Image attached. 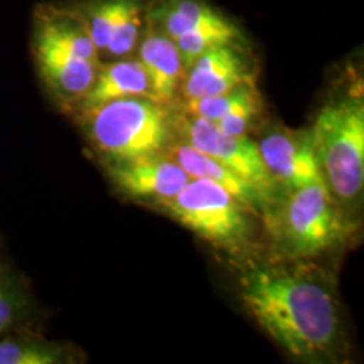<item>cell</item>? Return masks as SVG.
Masks as SVG:
<instances>
[{"instance_id":"6da1fadb","label":"cell","mask_w":364,"mask_h":364,"mask_svg":"<svg viewBox=\"0 0 364 364\" xmlns=\"http://www.w3.org/2000/svg\"><path fill=\"white\" fill-rule=\"evenodd\" d=\"M241 306L294 359L334 363L344 351L343 316L331 275L314 260L243 258Z\"/></svg>"},{"instance_id":"7a4b0ae2","label":"cell","mask_w":364,"mask_h":364,"mask_svg":"<svg viewBox=\"0 0 364 364\" xmlns=\"http://www.w3.org/2000/svg\"><path fill=\"white\" fill-rule=\"evenodd\" d=\"M33 58L44 90L66 112L91 88L100 66L78 12L51 4L34 11Z\"/></svg>"},{"instance_id":"3957f363","label":"cell","mask_w":364,"mask_h":364,"mask_svg":"<svg viewBox=\"0 0 364 364\" xmlns=\"http://www.w3.org/2000/svg\"><path fill=\"white\" fill-rule=\"evenodd\" d=\"M327 188L341 206H354L364 188V97L361 81L332 91L311 127Z\"/></svg>"},{"instance_id":"277c9868","label":"cell","mask_w":364,"mask_h":364,"mask_svg":"<svg viewBox=\"0 0 364 364\" xmlns=\"http://www.w3.org/2000/svg\"><path fill=\"white\" fill-rule=\"evenodd\" d=\"M273 240V257L314 260L348 238L344 208L326 182L282 189L262 218Z\"/></svg>"},{"instance_id":"5b68a950","label":"cell","mask_w":364,"mask_h":364,"mask_svg":"<svg viewBox=\"0 0 364 364\" xmlns=\"http://www.w3.org/2000/svg\"><path fill=\"white\" fill-rule=\"evenodd\" d=\"M90 144L110 161L164 152L172 139V117L156 100L129 97L73 113Z\"/></svg>"},{"instance_id":"8992f818","label":"cell","mask_w":364,"mask_h":364,"mask_svg":"<svg viewBox=\"0 0 364 364\" xmlns=\"http://www.w3.org/2000/svg\"><path fill=\"white\" fill-rule=\"evenodd\" d=\"M157 206L220 252L240 258L252 257L258 218L220 186L191 179L179 194Z\"/></svg>"},{"instance_id":"52a82bcc","label":"cell","mask_w":364,"mask_h":364,"mask_svg":"<svg viewBox=\"0 0 364 364\" xmlns=\"http://www.w3.org/2000/svg\"><path fill=\"white\" fill-rule=\"evenodd\" d=\"M172 132L181 136L179 140L182 142L189 144L191 147L198 149L199 152L206 154L247 179L265 196L270 206L277 199L282 189L268 172L257 142L248 135L223 134L211 122L188 113H181L177 120H172Z\"/></svg>"},{"instance_id":"ba28073f","label":"cell","mask_w":364,"mask_h":364,"mask_svg":"<svg viewBox=\"0 0 364 364\" xmlns=\"http://www.w3.org/2000/svg\"><path fill=\"white\" fill-rule=\"evenodd\" d=\"M268 172L280 189L326 182L314 149L311 129L273 127L257 142Z\"/></svg>"},{"instance_id":"9c48e42d","label":"cell","mask_w":364,"mask_h":364,"mask_svg":"<svg viewBox=\"0 0 364 364\" xmlns=\"http://www.w3.org/2000/svg\"><path fill=\"white\" fill-rule=\"evenodd\" d=\"M108 174L124 194L152 199L157 204L169 201L193 179L166 150L127 161H112Z\"/></svg>"},{"instance_id":"30bf717a","label":"cell","mask_w":364,"mask_h":364,"mask_svg":"<svg viewBox=\"0 0 364 364\" xmlns=\"http://www.w3.org/2000/svg\"><path fill=\"white\" fill-rule=\"evenodd\" d=\"M248 80H253V76L233 44H220L193 63L186 73L182 95L184 100L213 97Z\"/></svg>"},{"instance_id":"8fae6325","label":"cell","mask_w":364,"mask_h":364,"mask_svg":"<svg viewBox=\"0 0 364 364\" xmlns=\"http://www.w3.org/2000/svg\"><path fill=\"white\" fill-rule=\"evenodd\" d=\"M166 152L193 179H204L220 186V188L228 191L233 198L238 199L241 204H245L258 220H262L265 216L268 208H270L267 198L253 184H250L247 179H243L236 172L228 169L226 166H223V164L206 156V154L199 152L198 149L191 147L189 144L182 142V140H177L176 144L167 145Z\"/></svg>"},{"instance_id":"7c38bea8","label":"cell","mask_w":364,"mask_h":364,"mask_svg":"<svg viewBox=\"0 0 364 364\" xmlns=\"http://www.w3.org/2000/svg\"><path fill=\"white\" fill-rule=\"evenodd\" d=\"M139 61L147 73L152 98L164 105L171 103L179 90L186 70L176 43L169 36L159 33L152 19H149L147 34L140 44Z\"/></svg>"},{"instance_id":"4fadbf2b","label":"cell","mask_w":364,"mask_h":364,"mask_svg":"<svg viewBox=\"0 0 364 364\" xmlns=\"http://www.w3.org/2000/svg\"><path fill=\"white\" fill-rule=\"evenodd\" d=\"M86 356L71 343L44 338L33 327L0 336V364H76Z\"/></svg>"},{"instance_id":"5bb4252c","label":"cell","mask_w":364,"mask_h":364,"mask_svg":"<svg viewBox=\"0 0 364 364\" xmlns=\"http://www.w3.org/2000/svg\"><path fill=\"white\" fill-rule=\"evenodd\" d=\"M129 97L152 98L147 73L142 63L135 59H122V61L108 63L98 66L93 85L86 95L71 108V113L88 110L98 105L112 102V100ZM154 100V98H152Z\"/></svg>"},{"instance_id":"9a60e30c","label":"cell","mask_w":364,"mask_h":364,"mask_svg":"<svg viewBox=\"0 0 364 364\" xmlns=\"http://www.w3.org/2000/svg\"><path fill=\"white\" fill-rule=\"evenodd\" d=\"M36 300L26 284L0 248V336L36 324Z\"/></svg>"},{"instance_id":"2e32d148","label":"cell","mask_w":364,"mask_h":364,"mask_svg":"<svg viewBox=\"0 0 364 364\" xmlns=\"http://www.w3.org/2000/svg\"><path fill=\"white\" fill-rule=\"evenodd\" d=\"M159 19L162 22L164 34L171 39L203 27L225 26L231 22L211 6L199 0H171L162 7Z\"/></svg>"},{"instance_id":"e0dca14e","label":"cell","mask_w":364,"mask_h":364,"mask_svg":"<svg viewBox=\"0 0 364 364\" xmlns=\"http://www.w3.org/2000/svg\"><path fill=\"white\" fill-rule=\"evenodd\" d=\"M139 6L140 4L136 0H102V2L91 4L85 11L73 9L78 12L91 43L95 44L100 54V51L103 53L110 44L113 36L125 22L127 16Z\"/></svg>"},{"instance_id":"ac0fdd59","label":"cell","mask_w":364,"mask_h":364,"mask_svg":"<svg viewBox=\"0 0 364 364\" xmlns=\"http://www.w3.org/2000/svg\"><path fill=\"white\" fill-rule=\"evenodd\" d=\"M263 98L260 91L257 90L253 80L243 81V83L233 86L231 90L223 91L213 97H203L194 100H186L184 113L204 118L208 122H216L218 118L233 113L240 108L250 107V105H260Z\"/></svg>"},{"instance_id":"d6986e66","label":"cell","mask_w":364,"mask_h":364,"mask_svg":"<svg viewBox=\"0 0 364 364\" xmlns=\"http://www.w3.org/2000/svg\"><path fill=\"white\" fill-rule=\"evenodd\" d=\"M140 27H142V7H135L117 34L113 36L110 44L107 46L103 53L110 54L112 58H124L127 54L134 51L136 41L140 36Z\"/></svg>"},{"instance_id":"ffe728a7","label":"cell","mask_w":364,"mask_h":364,"mask_svg":"<svg viewBox=\"0 0 364 364\" xmlns=\"http://www.w3.org/2000/svg\"><path fill=\"white\" fill-rule=\"evenodd\" d=\"M263 112V103L260 105H250V107L240 108L233 113H228V115L218 118L216 122H211L218 130H221L223 134L228 135H248V132L252 130L255 125V120L262 117Z\"/></svg>"}]
</instances>
